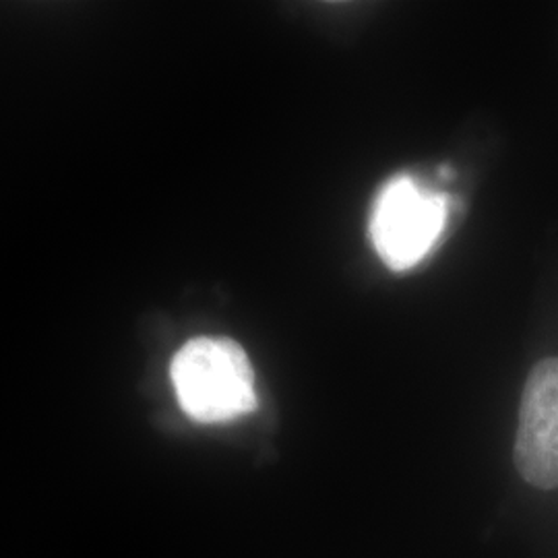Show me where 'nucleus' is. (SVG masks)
<instances>
[{"mask_svg": "<svg viewBox=\"0 0 558 558\" xmlns=\"http://www.w3.org/2000/svg\"><path fill=\"white\" fill-rule=\"evenodd\" d=\"M170 377L184 414L203 424L230 422L257 408L255 373L234 339H191L172 360Z\"/></svg>", "mask_w": 558, "mask_h": 558, "instance_id": "f257e3e1", "label": "nucleus"}, {"mask_svg": "<svg viewBox=\"0 0 558 558\" xmlns=\"http://www.w3.org/2000/svg\"><path fill=\"white\" fill-rule=\"evenodd\" d=\"M449 216V199L424 189L412 177H396L380 189L373 205L368 234L380 260L393 271H408L424 259L440 239Z\"/></svg>", "mask_w": 558, "mask_h": 558, "instance_id": "f03ea898", "label": "nucleus"}, {"mask_svg": "<svg viewBox=\"0 0 558 558\" xmlns=\"http://www.w3.org/2000/svg\"><path fill=\"white\" fill-rule=\"evenodd\" d=\"M515 465L521 478L532 486L558 488V359L542 360L525 380Z\"/></svg>", "mask_w": 558, "mask_h": 558, "instance_id": "7ed1b4c3", "label": "nucleus"}]
</instances>
